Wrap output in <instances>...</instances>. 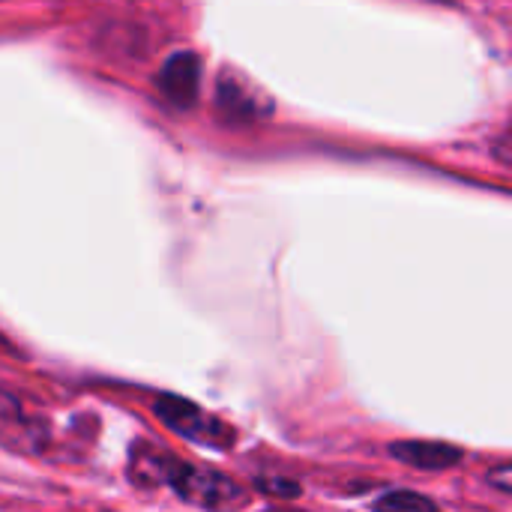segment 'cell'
I'll return each mask as SVG.
<instances>
[{"mask_svg": "<svg viewBox=\"0 0 512 512\" xmlns=\"http://www.w3.org/2000/svg\"><path fill=\"white\" fill-rule=\"evenodd\" d=\"M150 465H153L156 483H165L168 489H174L183 501H189L195 507L213 512H234L246 498V492L231 477H225L219 471L177 462L168 456H156V459H150Z\"/></svg>", "mask_w": 512, "mask_h": 512, "instance_id": "1", "label": "cell"}, {"mask_svg": "<svg viewBox=\"0 0 512 512\" xmlns=\"http://www.w3.org/2000/svg\"><path fill=\"white\" fill-rule=\"evenodd\" d=\"M153 414L180 438L201 444V447H213V450H228L234 447V429L228 423H222L219 417L207 414L204 408H198L189 399L180 396H159L153 402Z\"/></svg>", "mask_w": 512, "mask_h": 512, "instance_id": "2", "label": "cell"}, {"mask_svg": "<svg viewBox=\"0 0 512 512\" xmlns=\"http://www.w3.org/2000/svg\"><path fill=\"white\" fill-rule=\"evenodd\" d=\"M213 108H216V117L222 123H231V126L258 123V120H267L276 111L273 99L255 81L240 75L237 69H222L219 72Z\"/></svg>", "mask_w": 512, "mask_h": 512, "instance_id": "3", "label": "cell"}, {"mask_svg": "<svg viewBox=\"0 0 512 512\" xmlns=\"http://www.w3.org/2000/svg\"><path fill=\"white\" fill-rule=\"evenodd\" d=\"M48 444V426L30 417L21 402L0 387V447L18 456H36Z\"/></svg>", "mask_w": 512, "mask_h": 512, "instance_id": "4", "label": "cell"}, {"mask_svg": "<svg viewBox=\"0 0 512 512\" xmlns=\"http://www.w3.org/2000/svg\"><path fill=\"white\" fill-rule=\"evenodd\" d=\"M162 96L174 108H192L201 90V57L195 51H177L165 60L156 78Z\"/></svg>", "mask_w": 512, "mask_h": 512, "instance_id": "5", "label": "cell"}, {"mask_svg": "<svg viewBox=\"0 0 512 512\" xmlns=\"http://www.w3.org/2000/svg\"><path fill=\"white\" fill-rule=\"evenodd\" d=\"M387 453L396 462L420 468V471H447L465 459V453L459 447L441 444V441H396L387 447Z\"/></svg>", "mask_w": 512, "mask_h": 512, "instance_id": "6", "label": "cell"}, {"mask_svg": "<svg viewBox=\"0 0 512 512\" xmlns=\"http://www.w3.org/2000/svg\"><path fill=\"white\" fill-rule=\"evenodd\" d=\"M375 512H444L432 498L426 495H417L411 489H396V492H387L381 495L375 504H372Z\"/></svg>", "mask_w": 512, "mask_h": 512, "instance_id": "7", "label": "cell"}, {"mask_svg": "<svg viewBox=\"0 0 512 512\" xmlns=\"http://www.w3.org/2000/svg\"><path fill=\"white\" fill-rule=\"evenodd\" d=\"M255 489L264 492V495H276V498H282V501H294V498H300V492H303L300 483H288V480H258Z\"/></svg>", "mask_w": 512, "mask_h": 512, "instance_id": "8", "label": "cell"}, {"mask_svg": "<svg viewBox=\"0 0 512 512\" xmlns=\"http://www.w3.org/2000/svg\"><path fill=\"white\" fill-rule=\"evenodd\" d=\"M510 477H512V471H510V465H501L498 471H492L486 480L498 489V492H504V495H510L512 492V483H510Z\"/></svg>", "mask_w": 512, "mask_h": 512, "instance_id": "9", "label": "cell"}]
</instances>
